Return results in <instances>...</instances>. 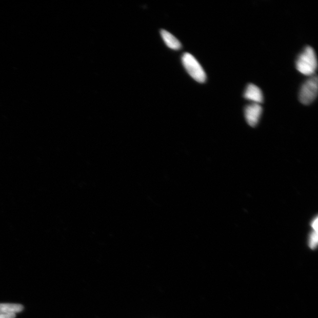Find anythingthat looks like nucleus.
Returning <instances> with one entry per match:
<instances>
[{
    "label": "nucleus",
    "instance_id": "nucleus-1",
    "mask_svg": "<svg viewBox=\"0 0 318 318\" xmlns=\"http://www.w3.org/2000/svg\"><path fill=\"white\" fill-rule=\"evenodd\" d=\"M317 67V62L315 50L311 47H306L296 59V69L302 74L312 76L315 74Z\"/></svg>",
    "mask_w": 318,
    "mask_h": 318
},
{
    "label": "nucleus",
    "instance_id": "nucleus-2",
    "mask_svg": "<svg viewBox=\"0 0 318 318\" xmlns=\"http://www.w3.org/2000/svg\"><path fill=\"white\" fill-rule=\"evenodd\" d=\"M182 63L185 69L194 81L201 83L206 81V74L200 63L192 54L186 53L182 56Z\"/></svg>",
    "mask_w": 318,
    "mask_h": 318
},
{
    "label": "nucleus",
    "instance_id": "nucleus-3",
    "mask_svg": "<svg viewBox=\"0 0 318 318\" xmlns=\"http://www.w3.org/2000/svg\"><path fill=\"white\" fill-rule=\"evenodd\" d=\"M318 91V80L316 75L311 76L302 86L300 92V101L302 104L308 105L315 100Z\"/></svg>",
    "mask_w": 318,
    "mask_h": 318
},
{
    "label": "nucleus",
    "instance_id": "nucleus-4",
    "mask_svg": "<svg viewBox=\"0 0 318 318\" xmlns=\"http://www.w3.org/2000/svg\"><path fill=\"white\" fill-rule=\"evenodd\" d=\"M262 113V107L260 104L252 103L245 107V116L249 125L254 127L260 121Z\"/></svg>",
    "mask_w": 318,
    "mask_h": 318
},
{
    "label": "nucleus",
    "instance_id": "nucleus-5",
    "mask_svg": "<svg viewBox=\"0 0 318 318\" xmlns=\"http://www.w3.org/2000/svg\"><path fill=\"white\" fill-rule=\"evenodd\" d=\"M244 97L247 100L253 102V103L261 104L264 102V95L262 90L253 84L249 85L246 87Z\"/></svg>",
    "mask_w": 318,
    "mask_h": 318
},
{
    "label": "nucleus",
    "instance_id": "nucleus-6",
    "mask_svg": "<svg viewBox=\"0 0 318 318\" xmlns=\"http://www.w3.org/2000/svg\"><path fill=\"white\" fill-rule=\"evenodd\" d=\"M161 34L167 46L174 50H180L182 47L181 43L174 35L168 31L162 30Z\"/></svg>",
    "mask_w": 318,
    "mask_h": 318
},
{
    "label": "nucleus",
    "instance_id": "nucleus-7",
    "mask_svg": "<svg viewBox=\"0 0 318 318\" xmlns=\"http://www.w3.org/2000/svg\"><path fill=\"white\" fill-rule=\"evenodd\" d=\"M23 309V306L21 304H0V313L15 314L22 312Z\"/></svg>",
    "mask_w": 318,
    "mask_h": 318
},
{
    "label": "nucleus",
    "instance_id": "nucleus-8",
    "mask_svg": "<svg viewBox=\"0 0 318 318\" xmlns=\"http://www.w3.org/2000/svg\"><path fill=\"white\" fill-rule=\"evenodd\" d=\"M318 235L317 232L313 231L310 233L308 240V245L309 248L312 249H315L317 245Z\"/></svg>",
    "mask_w": 318,
    "mask_h": 318
},
{
    "label": "nucleus",
    "instance_id": "nucleus-9",
    "mask_svg": "<svg viewBox=\"0 0 318 318\" xmlns=\"http://www.w3.org/2000/svg\"><path fill=\"white\" fill-rule=\"evenodd\" d=\"M318 221L317 217H316L315 218H313V221L311 222V227L312 228L313 231L317 232L318 230Z\"/></svg>",
    "mask_w": 318,
    "mask_h": 318
},
{
    "label": "nucleus",
    "instance_id": "nucleus-10",
    "mask_svg": "<svg viewBox=\"0 0 318 318\" xmlns=\"http://www.w3.org/2000/svg\"><path fill=\"white\" fill-rule=\"evenodd\" d=\"M15 314L14 313H9V314H5V313H0V318H15Z\"/></svg>",
    "mask_w": 318,
    "mask_h": 318
}]
</instances>
